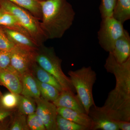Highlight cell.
Segmentation results:
<instances>
[{"label":"cell","instance_id":"cell-1","mask_svg":"<svg viewBox=\"0 0 130 130\" xmlns=\"http://www.w3.org/2000/svg\"><path fill=\"white\" fill-rule=\"evenodd\" d=\"M105 69L114 75L116 85L108 94L102 107L108 114L117 118L130 115V57L125 62L119 63L111 53L106 60Z\"/></svg>","mask_w":130,"mask_h":130},{"label":"cell","instance_id":"cell-2","mask_svg":"<svg viewBox=\"0 0 130 130\" xmlns=\"http://www.w3.org/2000/svg\"><path fill=\"white\" fill-rule=\"evenodd\" d=\"M41 9L40 25L47 40L61 38L72 25L75 12L67 0L39 1Z\"/></svg>","mask_w":130,"mask_h":130},{"label":"cell","instance_id":"cell-3","mask_svg":"<svg viewBox=\"0 0 130 130\" xmlns=\"http://www.w3.org/2000/svg\"><path fill=\"white\" fill-rule=\"evenodd\" d=\"M35 61L42 68L52 74L58 80L63 90L75 93L70 78L63 72L62 60L56 56L53 47H47L43 44L39 46L35 51Z\"/></svg>","mask_w":130,"mask_h":130},{"label":"cell","instance_id":"cell-4","mask_svg":"<svg viewBox=\"0 0 130 130\" xmlns=\"http://www.w3.org/2000/svg\"><path fill=\"white\" fill-rule=\"evenodd\" d=\"M70 81L83 105L86 113L95 105L93 95V88L96 79V74L91 67H83L68 72Z\"/></svg>","mask_w":130,"mask_h":130},{"label":"cell","instance_id":"cell-5","mask_svg":"<svg viewBox=\"0 0 130 130\" xmlns=\"http://www.w3.org/2000/svg\"><path fill=\"white\" fill-rule=\"evenodd\" d=\"M0 7L16 17L38 46L43 44L46 41L41 28L39 20L27 10L8 0H0Z\"/></svg>","mask_w":130,"mask_h":130},{"label":"cell","instance_id":"cell-6","mask_svg":"<svg viewBox=\"0 0 130 130\" xmlns=\"http://www.w3.org/2000/svg\"><path fill=\"white\" fill-rule=\"evenodd\" d=\"M123 24L112 16L102 19L98 37L99 44L105 51L112 52L116 41L125 31Z\"/></svg>","mask_w":130,"mask_h":130},{"label":"cell","instance_id":"cell-7","mask_svg":"<svg viewBox=\"0 0 130 130\" xmlns=\"http://www.w3.org/2000/svg\"><path fill=\"white\" fill-rule=\"evenodd\" d=\"M37 50V49H36ZM36 50L15 45L10 52V65L20 76L30 71Z\"/></svg>","mask_w":130,"mask_h":130},{"label":"cell","instance_id":"cell-8","mask_svg":"<svg viewBox=\"0 0 130 130\" xmlns=\"http://www.w3.org/2000/svg\"><path fill=\"white\" fill-rule=\"evenodd\" d=\"M35 100L37 105L36 113L43 121L46 130H56L57 107L41 96Z\"/></svg>","mask_w":130,"mask_h":130},{"label":"cell","instance_id":"cell-9","mask_svg":"<svg viewBox=\"0 0 130 130\" xmlns=\"http://www.w3.org/2000/svg\"><path fill=\"white\" fill-rule=\"evenodd\" d=\"M88 115L92 122L91 130H119L118 126L104 112L100 107L95 105L90 109Z\"/></svg>","mask_w":130,"mask_h":130},{"label":"cell","instance_id":"cell-10","mask_svg":"<svg viewBox=\"0 0 130 130\" xmlns=\"http://www.w3.org/2000/svg\"><path fill=\"white\" fill-rule=\"evenodd\" d=\"M0 85L10 91L20 94L22 90L21 76L11 67L0 69Z\"/></svg>","mask_w":130,"mask_h":130},{"label":"cell","instance_id":"cell-11","mask_svg":"<svg viewBox=\"0 0 130 130\" xmlns=\"http://www.w3.org/2000/svg\"><path fill=\"white\" fill-rule=\"evenodd\" d=\"M52 102L57 107L66 108L79 112L86 113L78 96L70 91H62L57 99Z\"/></svg>","mask_w":130,"mask_h":130},{"label":"cell","instance_id":"cell-12","mask_svg":"<svg viewBox=\"0 0 130 130\" xmlns=\"http://www.w3.org/2000/svg\"><path fill=\"white\" fill-rule=\"evenodd\" d=\"M112 53L119 63L125 62L130 57V37L125 30L123 35L116 41Z\"/></svg>","mask_w":130,"mask_h":130},{"label":"cell","instance_id":"cell-13","mask_svg":"<svg viewBox=\"0 0 130 130\" xmlns=\"http://www.w3.org/2000/svg\"><path fill=\"white\" fill-rule=\"evenodd\" d=\"M57 112L64 118L92 129V122L90 117L86 113H82L62 107H57Z\"/></svg>","mask_w":130,"mask_h":130},{"label":"cell","instance_id":"cell-14","mask_svg":"<svg viewBox=\"0 0 130 130\" xmlns=\"http://www.w3.org/2000/svg\"><path fill=\"white\" fill-rule=\"evenodd\" d=\"M22 90L20 94L36 99L41 96L40 90L36 78L30 71L21 76Z\"/></svg>","mask_w":130,"mask_h":130},{"label":"cell","instance_id":"cell-15","mask_svg":"<svg viewBox=\"0 0 130 130\" xmlns=\"http://www.w3.org/2000/svg\"><path fill=\"white\" fill-rule=\"evenodd\" d=\"M1 27L9 40L14 45L25 47L34 50L37 49L39 47L29 36L18 31Z\"/></svg>","mask_w":130,"mask_h":130},{"label":"cell","instance_id":"cell-16","mask_svg":"<svg viewBox=\"0 0 130 130\" xmlns=\"http://www.w3.org/2000/svg\"><path fill=\"white\" fill-rule=\"evenodd\" d=\"M30 72L38 81L54 86L60 92L63 91L60 84L56 78L52 74L42 68L36 62L32 64Z\"/></svg>","mask_w":130,"mask_h":130},{"label":"cell","instance_id":"cell-17","mask_svg":"<svg viewBox=\"0 0 130 130\" xmlns=\"http://www.w3.org/2000/svg\"><path fill=\"white\" fill-rule=\"evenodd\" d=\"M123 24L130 19V0H116L112 15Z\"/></svg>","mask_w":130,"mask_h":130},{"label":"cell","instance_id":"cell-18","mask_svg":"<svg viewBox=\"0 0 130 130\" xmlns=\"http://www.w3.org/2000/svg\"><path fill=\"white\" fill-rule=\"evenodd\" d=\"M0 26L18 31L31 38L29 33L21 25L16 17L5 11L0 16Z\"/></svg>","mask_w":130,"mask_h":130},{"label":"cell","instance_id":"cell-19","mask_svg":"<svg viewBox=\"0 0 130 130\" xmlns=\"http://www.w3.org/2000/svg\"><path fill=\"white\" fill-rule=\"evenodd\" d=\"M13 4L26 9L33 16L41 20V9L39 0H8Z\"/></svg>","mask_w":130,"mask_h":130},{"label":"cell","instance_id":"cell-20","mask_svg":"<svg viewBox=\"0 0 130 130\" xmlns=\"http://www.w3.org/2000/svg\"><path fill=\"white\" fill-rule=\"evenodd\" d=\"M36 107L35 99L20 95L19 101L17 108L18 111L28 116L36 112Z\"/></svg>","mask_w":130,"mask_h":130},{"label":"cell","instance_id":"cell-21","mask_svg":"<svg viewBox=\"0 0 130 130\" xmlns=\"http://www.w3.org/2000/svg\"><path fill=\"white\" fill-rule=\"evenodd\" d=\"M36 79L41 97L51 102L57 99L60 92L59 90L52 85L40 82L36 78Z\"/></svg>","mask_w":130,"mask_h":130},{"label":"cell","instance_id":"cell-22","mask_svg":"<svg viewBox=\"0 0 130 130\" xmlns=\"http://www.w3.org/2000/svg\"><path fill=\"white\" fill-rule=\"evenodd\" d=\"M20 95L10 91L2 95L0 99V105L5 109L14 110L18 105Z\"/></svg>","mask_w":130,"mask_h":130},{"label":"cell","instance_id":"cell-23","mask_svg":"<svg viewBox=\"0 0 130 130\" xmlns=\"http://www.w3.org/2000/svg\"><path fill=\"white\" fill-rule=\"evenodd\" d=\"M56 125V130H89L85 126L64 118L58 114Z\"/></svg>","mask_w":130,"mask_h":130},{"label":"cell","instance_id":"cell-24","mask_svg":"<svg viewBox=\"0 0 130 130\" xmlns=\"http://www.w3.org/2000/svg\"><path fill=\"white\" fill-rule=\"evenodd\" d=\"M26 116L18 111L10 122L8 130H29L27 124Z\"/></svg>","mask_w":130,"mask_h":130},{"label":"cell","instance_id":"cell-25","mask_svg":"<svg viewBox=\"0 0 130 130\" xmlns=\"http://www.w3.org/2000/svg\"><path fill=\"white\" fill-rule=\"evenodd\" d=\"M27 122L29 130H46L43 121L36 112L27 116Z\"/></svg>","mask_w":130,"mask_h":130},{"label":"cell","instance_id":"cell-26","mask_svg":"<svg viewBox=\"0 0 130 130\" xmlns=\"http://www.w3.org/2000/svg\"><path fill=\"white\" fill-rule=\"evenodd\" d=\"M116 1V0H101L100 11L102 18L112 16Z\"/></svg>","mask_w":130,"mask_h":130},{"label":"cell","instance_id":"cell-27","mask_svg":"<svg viewBox=\"0 0 130 130\" xmlns=\"http://www.w3.org/2000/svg\"><path fill=\"white\" fill-rule=\"evenodd\" d=\"M15 46L6 35L2 27L0 26V50L10 51Z\"/></svg>","mask_w":130,"mask_h":130},{"label":"cell","instance_id":"cell-28","mask_svg":"<svg viewBox=\"0 0 130 130\" xmlns=\"http://www.w3.org/2000/svg\"><path fill=\"white\" fill-rule=\"evenodd\" d=\"M10 52L0 50V69H7L11 67Z\"/></svg>","mask_w":130,"mask_h":130},{"label":"cell","instance_id":"cell-29","mask_svg":"<svg viewBox=\"0 0 130 130\" xmlns=\"http://www.w3.org/2000/svg\"><path fill=\"white\" fill-rule=\"evenodd\" d=\"M13 110H8L5 109L0 105V123L12 115Z\"/></svg>","mask_w":130,"mask_h":130},{"label":"cell","instance_id":"cell-30","mask_svg":"<svg viewBox=\"0 0 130 130\" xmlns=\"http://www.w3.org/2000/svg\"><path fill=\"white\" fill-rule=\"evenodd\" d=\"M112 120L118 126L119 130H130V121L121 120Z\"/></svg>","mask_w":130,"mask_h":130},{"label":"cell","instance_id":"cell-31","mask_svg":"<svg viewBox=\"0 0 130 130\" xmlns=\"http://www.w3.org/2000/svg\"><path fill=\"white\" fill-rule=\"evenodd\" d=\"M5 10L3 9H2L1 7H0V16L4 12Z\"/></svg>","mask_w":130,"mask_h":130},{"label":"cell","instance_id":"cell-32","mask_svg":"<svg viewBox=\"0 0 130 130\" xmlns=\"http://www.w3.org/2000/svg\"><path fill=\"white\" fill-rule=\"evenodd\" d=\"M2 93L1 92V90H0V99H1V97L2 96Z\"/></svg>","mask_w":130,"mask_h":130},{"label":"cell","instance_id":"cell-33","mask_svg":"<svg viewBox=\"0 0 130 130\" xmlns=\"http://www.w3.org/2000/svg\"><path fill=\"white\" fill-rule=\"evenodd\" d=\"M39 1H43V0H39Z\"/></svg>","mask_w":130,"mask_h":130}]
</instances>
